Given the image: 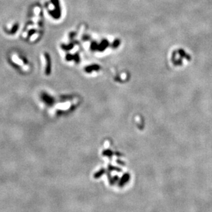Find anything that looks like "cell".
I'll use <instances>...</instances> for the list:
<instances>
[{"label":"cell","mask_w":212,"mask_h":212,"mask_svg":"<svg viewBox=\"0 0 212 212\" xmlns=\"http://www.w3.org/2000/svg\"><path fill=\"white\" fill-rule=\"evenodd\" d=\"M10 60L13 64H14L15 66H18L19 68L21 69V66H22V70H24L25 72L30 68L28 62V61H26V59L22 55H20L19 54L13 53L10 55Z\"/></svg>","instance_id":"cell-1"}]
</instances>
